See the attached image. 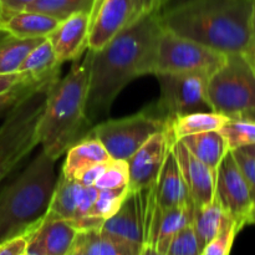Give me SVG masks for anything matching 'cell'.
<instances>
[{
    "instance_id": "1",
    "label": "cell",
    "mask_w": 255,
    "mask_h": 255,
    "mask_svg": "<svg viewBox=\"0 0 255 255\" xmlns=\"http://www.w3.org/2000/svg\"><path fill=\"white\" fill-rule=\"evenodd\" d=\"M161 29L158 11L152 12L101 50H90L86 110L92 126L109 116L126 85L137 77L151 75L152 54Z\"/></svg>"
},
{
    "instance_id": "2",
    "label": "cell",
    "mask_w": 255,
    "mask_h": 255,
    "mask_svg": "<svg viewBox=\"0 0 255 255\" xmlns=\"http://www.w3.org/2000/svg\"><path fill=\"white\" fill-rule=\"evenodd\" d=\"M158 15L164 29L226 55L255 37V0H193Z\"/></svg>"
},
{
    "instance_id": "3",
    "label": "cell",
    "mask_w": 255,
    "mask_h": 255,
    "mask_svg": "<svg viewBox=\"0 0 255 255\" xmlns=\"http://www.w3.org/2000/svg\"><path fill=\"white\" fill-rule=\"evenodd\" d=\"M90 62L91 51L87 50L75 60L64 77L52 84L47 94L37 138L42 151L55 161L94 127L86 110Z\"/></svg>"
},
{
    "instance_id": "4",
    "label": "cell",
    "mask_w": 255,
    "mask_h": 255,
    "mask_svg": "<svg viewBox=\"0 0 255 255\" xmlns=\"http://www.w3.org/2000/svg\"><path fill=\"white\" fill-rule=\"evenodd\" d=\"M56 162L40 148L24 171L0 192V244L30 237L44 221L59 179Z\"/></svg>"
},
{
    "instance_id": "5",
    "label": "cell",
    "mask_w": 255,
    "mask_h": 255,
    "mask_svg": "<svg viewBox=\"0 0 255 255\" xmlns=\"http://www.w3.org/2000/svg\"><path fill=\"white\" fill-rule=\"evenodd\" d=\"M59 77L37 85L5 114L0 125V182L39 146L37 126L50 87Z\"/></svg>"
},
{
    "instance_id": "6",
    "label": "cell",
    "mask_w": 255,
    "mask_h": 255,
    "mask_svg": "<svg viewBox=\"0 0 255 255\" xmlns=\"http://www.w3.org/2000/svg\"><path fill=\"white\" fill-rule=\"evenodd\" d=\"M227 56L162 26L152 54L151 75L197 74L208 79L224 64Z\"/></svg>"
},
{
    "instance_id": "7",
    "label": "cell",
    "mask_w": 255,
    "mask_h": 255,
    "mask_svg": "<svg viewBox=\"0 0 255 255\" xmlns=\"http://www.w3.org/2000/svg\"><path fill=\"white\" fill-rule=\"evenodd\" d=\"M212 111L237 117L255 109V72L242 54L227 56L207 81Z\"/></svg>"
},
{
    "instance_id": "8",
    "label": "cell",
    "mask_w": 255,
    "mask_h": 255,
    "mask_svg": "<svg viewBox=\"0 0 255 255\" xmlns=\"http://www.w3.org/2000/svg\"><path fill=\"white\" fill-rule=\"evenodd\" d=\"M169 121L154 110H144L128 117L104 120L91 128L110 157L117 161H127L138 151L153 134L168 127Z\"/></svg>"
},
{
    "instance_id": "9",
    "label": "cell",
    "mask_w": 255,
    "mask_h": 255,
    "mask_svg": "<svg viewBox=\"0 0 255 255\" xmlns=\"http://www.w3.org/2000/svg\"><path fill=\"white\" fill-rule=\"evenodd\" d=\"M159 6V0H104L91 20L89 50H101Z\"/></svg>"
},
{
    "instance_id": "10",
    "label": "cell",
    "mask_w": 255,
    "mask_h": 255,
    "mask_svg": "<svg viewBox=\"0 0 255 255\" xmlns=\"http://www.w3.org/2000/svg\"><path fill=\"white\" fill-rule=\"evenodd\" d=\"M161 95L154 111L166 120L194 112L212 111L206 76L197 74H157Z\"/></svg>"
},
{
    "instance_id": "11",
    "label": "cell",
    "mask_w": 255,
    "mask_h": 255,
    "mask_svg": "<svg viewBox=\"0 0 255 255\" xmlns=\"http://www.w3.org/2000/svg\"><path fill=\"white\" fill-rule=\"evenodd\" d=\"M216 198L226 213L242 228L251 224L254 204L248 183L232 151L224 156L217 168Z\"/></svg>"
},
{
    "instance_id": "12",
    "label": "cell",
    "mask_w": 255,
    "mask_h": 255,
    "mask_svg": "<svg viewBox=\"0 0 255 255\" xmlns=\"http://www.w3.org/2000/svg\"><path fill=\"white\" fill-rule=\"evenodd\" d=\"M173 143L174 139L168 125L166 129L153 134L138 151L127 159L129 191H144L156 186Z\"/></svg>"
},
{
    "instance_id": "13",
    "label": "cell",
    "mask_w": 255,
    "mask_h": 255,
    "mask_svg": "<svg viewBox=\"0 0 255 255\" xmlns=\"http://www.w3.org/2000/svg\"><path fill=\"white\" fill-rule=\"evenodd\" d=\"M90 29L91 14L81 11L62 20L47 36L60 64L75 61L89 50Z\"/></svg>"
},
{
    "instance_id": "14",
    "label": "cell",
    "mask_w": 255,
    "mask_h": 255,
    "mask_svg": "<svg viewBox=\"0 0 255 255\" xmlns=\"http://www.w3.org/2000/svg\"><path fill=\"white\" fill-rule=\"evenodd\" d=\"M172 152L178 162L194 208L211 203L216 196V171L197 159L181 141L172 144Z\"/></svg>"
},
{
    "instance_id": "15",
    "label": "cell",
    "mask_w": 255,
    "mask_h": 255,
    "mask_svg": "<svg viewBox=\"0 0 255 255\" xmlns=\"http://www.w3.org/2000/svg\"><path fill=\"white\" fill-rule=\"evenodd\" d=\"M79 233L67 219L46 216L29 237L27 244L42 255H67Z\"/></svg>"
},
{
    "instance_id": "16",
    "label": "cell",
    "mask_w": 255,
    "mask_h": 255,
    "mask_svg": "<svg viewBox=\"0 0 255 255\" xmlns=\"http://www.w3.org/2000/svg\"><path fill=\"white\" fill-rule=\"evenodd\" d=\"M154 198L159 211L193 204L172 148L154 186Z\"/></svg>"
},
{
    "instance_id": "17",
    "label": "cell",
    "mask_w": 255,
    "mask_h": 255,
    "mask_svg": "<svg viewBox=\"0 0 255 255\" xmlns=\"http://www.w3.org/2000/svg\"><path fill=\"white\" fill-rule=\"evenodd\" d=\"M112 159L104 144L89 133L72 144L65 153L61 174L67 178L76 179L81 172L89 167Z\"/></svg>"
},
{
    "instance_id": "18",
    "label": "cell",
    "mask_w": 255,
    "mask_h": 255,
    "mask_svg": "<svg viewBox=\"0 0 255 255\" xmlns=\"http://www.w3.org/2000/svg\"><path fill=\"white\" fill-rule=\"evenodd\" d=\"M60 20L31 10H22L5 17L0 27L17 39H45L60 24Z\"/></svg>"
},
{
    "instance_id": "19",
    "label": "cell",
    "mask_w": 255,
    "mask_h": 255,
    "mask_svg": "<svg viewBox=\"0 0 255 255\" xmlns=\"http://www.w3.org/2000/svg\"><path fill=\"white\" fill-rule=\"evenodd\" d=\"M60 66L51 42L45 37L26 55L17 72H22L32 84H41L59 77Z\"/></svg>"
},
{
    "instance_id": "20",
    "label": "cell",
    "mask_w": 255,
    "mask_h": 255,
    "mask_svg": "<svg viewBox=\"0 0 255 255\" xmlns=\"http://www.w3.org/2000/svg\"><path fill=\"white\" fill-rule=\"evenodd\" d=\"M187 149L203 162L206 166L217 172L222 159L229 152L226 138L219 131H208L191 134L179 139Z\"/></svg>"
},
{
    "instance_id": "21",
    "label": "cell",
    "mask_w": 255,
    "mask_h": 255,
    "mask_svg": "<svg viewBox=\"0 0 255 255\" xmlns=\"http://www.w3.org/2000/svg\"><path fill=\"white\" fill-rule=\"evenodd\" d=\"M193 214L194 204H186L159 212L152 246L159 253L166 255L172 239L179 231L192 223Z\"/></svg>"
},
{
    "instance_id": "22",
    "label": "cell",
    "mask_w": 255,
    "mask_h": 255,
    "mask_svg": "<svg viewBox=\"0 0 255 255\" xmlns=\"http://www.w3.org/2000/svg\"><path fill=\"white\" fill-rule=\"evenodd\" d=\"M231 117L214 111L194 112L183 115L169 121V131L174 142L191 134L208 131H219Z\"/></svg>"
},
{
    "instance_id": "23",
    "label": "cell",
    "mask_w": 255,
    "mask_h": 255,
    "mask_svg": "<svg viewBox=\"0 0 255 255\" xmlns=\"http://www.w3.org/2000/svg\"><path fill=\"white\" fill-rule=\"evenodd\" d=\"M82 192L84 186L80 182L60 173L46 216L72 221L76 217Z\"/></svg>"
},
{
    "instance_id": "24",
    "label": "cell",
    "mask_w": 255,
    "mask_h": 255,
    "mask_svg": "<svg viewBox=\"0 0 255 255\" xmlns=\"http://www.w3.org/2000/svg\"><path fill=\"white\" fill-rule=\"evenodd\" d=\"M229 219L232 218L226 213L216 196L211 203L199 207V208H194L192 224H193L194 233H196L201 251L208 242H211L222 231L224 224Z\"/></svg>"
},
{
    "instance_id": "25",
    "label": "cell",
    "mask_w": 255,
    "mask_h": 255,
    "mask_svg": "<svg viewBox=\"0 0 255 255\" xmlns=\"http://www.w3.org/2000/svg\"><path fill=\"white\" fill-rule=\"evenodd\" d=\"M44 39H17L0 27V75L16 72L26 55Z\"/></svg>"
},
{
    "instance_id": "26",
    "label": "cell",
    "mask_w": 255,
    "mask_h": 255,
    "mask_svg": "<svg viewBox=\"0 0 255 255\" xmlns=\"http://www.w3.org/2000/svg\"><path fill=\"white\" fill-rule=\"evenodd\" d=\"M94 1L95 0H35L25 10L42 12L62 21L76 12L89 11L91 14Z\"/></svg>"
},
{
    "instance_id": "27",
    "label": "cell",
    "mask_w": 255,
    "mask_h": 255,
    "mask_svg": "<svg viewBox=\"0 0 255 255\" xmlns=\"http://www.w3.org/2000/svg\"><path fill=\"white\" fill-rule=\"evenodd\" d=\"M226 138L229 151L255 144V121L244 117H231L219 129Z\"/></svg>"
},
{
    "instance_id": "28",
    "label": "cell",
    "mask_w": 255,
    "mask_h": 255,
    "mask_svg": "<svg viewBox=\"0 0 255 255\" xmlns=\"http://www.w3.org/2000/svg\"><path fill=\"white\" fill-rule=\"evenodd\" d=\"M127 193L128 187L117 189H99V196L86 217L105 222L119 211L127 197Z\"/></svg>"
},
{
    "instance_id": "29",
    "label": "cell",
    "mask_w": 255,
    "mask_h": 255,
    "mask_svg": "<svg viewBox=\"0 0 255 255\" xmlns=\"http://www.w3.org/2000/svg\"><path fill=\"white\" fill-rule=\"evenodd\" d=\"M242 227L233 219H229L222 231L203 247L199 255H231L236 237L242 231Z\"/></svg>"
},
{
    "instance_id": "30",
    "label": "cell",
    "mask_w": 255,
    "mask_h": 255,
    "mask_svg": "<svg viewBox=\"0 0 255 255\" xmlns=\"http://www.w3.org/2000/svg\"><path fill=\"white\" fill-rule=\"evenodd\" d=\"M94 187H96L97 189H117L128 187L127 161L111 159Z\"/></svg>"
},
{
    "instance_id": "31",
    "label": "cell",
    "mask_w": 255,
    "mask_h": 255,
    "mask_svg": "<svg viewBox=\"0 0 255 255\" xmlns=\"http://www.w3.org/2000/svg\"><path fill=\"white\" fill-rule=\"evenodd\" d=\"M201 247L194 233L193 224L189 223L174 236L166 255H199Z\"/></svg>"
},
{
    "instance_id": "32",
    "label": "cell",
    "mask_w": 255,
    "mask_h": 255,
    "mask_svg": "<svg viewBox=\"0 0 255 255\" xmlns=\"http://www.w3.org/2000/svg\"><path fill=\"white\" fill-rule=\"evenodd\" d=\"M247 183H248L249 191H251L252 201H253L255 208V157L251 153L246 152L244 149H234L232 151Z\"/></svg>"
},
{
    "instance_id": "33",
    "label": "cell",
    "mask_w": 255,
    "mask_h": 255,
    "mask_svg": "<svg viewBox=\"0 0 255 255\" xmlns=\"http://www.w3.org/2000/svg\"><path fill=\"white\" fill-rule=\"evenodd\" d=\"M95 255H139V253L127 244L115 241L99 231Z\"/></svg>"
},
{
    "instance_id": "34",
    "label": "cell",
    "mask_w": 255,
    "mask_h": 255,
    "mask_svg": "<svg viewBox=\"0 0 255 255\" xmlns=\"http://www.w3.org/2000/svg\"><path fill=\"white\" fill-rule=\"evenodd\" d=\"M42 84V82H41ZM40 84H21L17 85L14 89L9 90V91L4 92L0 95V116L6 114L20 99L25 96L27 92L31 91L34 87H36Z\"/></svg>"
},
{
    "instance_id": "35",
    "label": "cell",
    "mask_w": 255,
    "mask_h": 255,
    "mask_svg": "<svg viewBox=\"0 0 255 255\" xmlns=\"http://www.w3.org/2000/svg\"><path fill=\"white\" fill-rule=\"evenodd\" d=\"M67 255H95L92 232H80Z\"/></svg>"
},
{
    "instance_id": "36",
    "label": "cell",
    "mask_w": 255,
    "mask_h": 255,
    "mask_svg": "<svg viewBox=\"0 0 255 255\" xmlns=\"http://www.w3.org/2000/svg\"><path fill=\"white\" fill-rule=\"evenodd\" d=\"M111 161V159H110ZM101 162V163H96L94 166L89 167V168L85 169L84 172L79 174V177L76 178L77 182L82 184L84 187H94L95 183L97 182V179L101 177V174L104 173L105 168L109 164V162Z\"/></svg>"
},
{
    "instance_id": "37",
    "label": "cell",
    "mask_w": 255,
    "mask_h": 255,
    "mask_svg": "<svg viewBox=\"0 0 255 255\" xmlns=\"http://www.w3.org/2000/svg\"><path fill=\"white\" fill-rule=\"evenodd\" d=\"M29 237H17L0 244V255H24Z\"/></svg>"
},
{
    "instance_id": "38",
    "label": "cell",
    "mask_w": 255,
    "mask_h": 255,
    "mask_svg": "<svg viewBox=\"0 0 255 255\" xmlns=\"http://www.w3.org/2000/svg\"><path fill=\"white\" fill-rule=\"evenodd\" d=\"M21 84H32V82L22 72L16 71L11 74L0 75V95Z\"/></svg>"
},
{
    "instance_id": "39",
    "label": "cell",
    "mask_w": 255,
    "mask_h": 255,
    "mask_svg": "<svg viewBox=\"0 0 255 255\" xmlns=\"http://www.w3.org/2000/svg\"><path fill=\"white\" fill-rule=\"evenodd\" d=\"M35 0H0V10H1V20L15 12L22 11L26 9Z\"/></svg>"
},
{
    "instance_id": "40",
    "label": "cell",
    "mask_w": 255,
    "mask_h": 255,
    "mask_svg": "<svg viewBox=\"0 0 255 255\" xmlns=\"http://www.w3.org/2000/svg\"><path fill=\"white\" fill-rule=\"evenodd\" d=\"M242 55H243L246 61L249 64V66L252 67V70L255 72V37L253 39V41L249 44V46L242 52Z\"/></svg>"
},
{
    "instance_id": "41",
    "label": "cell",
    "mask_w": 255,
    "mask_h": 255,
    "mask_svg": "<svg viewBox=\"0 0 255 255\" xmlns=\"http://www.w3.org/2000/svg\"><path fill=\"white\" fill-rule=\"evenodd\" d=\"M193 1V0H167L161 7H159L158 11H167V10L176 9V7L182 6L184 4H188V2Z\"/></svg>"
},
{
    "instance_id": "42",
    "label": "cell",
    "mask_w": 255,
    "mask_h": 255,
    "mask_svg": "<svg viewBox=\"0 0 255 255\" xmlns=\"http://www.w3.org/2000/svg\"><path fill=\"white\" fill-rule=\"evenodd\" d=\"M139 255H163V254L159 253V252L157 251L152 244H144V247L142 248Z\"/></svg>"
},
{
    "instance_id": "43",
    "label": "cell",
    "mask_w": 255,
    "mask_h": 255,
    "mask_svg": "<svg viewBox=\"0 0 255 255\" xmlns=\"http://www.w3.org/2000/svg\"><path fill=\"white\" fill-rule=\"evenodd\" d=\"M24 255H42V254L40 253L39 251H36V249H35L34 247H31V246H29V244H27L26 251H25Z\"/></svg>"
},
{
    "instance_id": "44",
    "label": "cell",
    "mask_w": 255,
    "mask_h": 255,
    "mask_svg": "<svg viewBox=\"0 0 255 255\" xmlns=\"http://www.w3.org/2000/svg\"><path fill=\"white\" fill-rule=\"evenodd\" d=\"M241 117H244V119H249V120H253V121H255V109L246 112V114L241 115Z\"/></svg>"
},
{
    "instance_id": "45",
    "label": "cell",
    "mask_w": 255,
    "mask_h": 255,
    "mask_svg": "<svg viewBox=\"0 0 255 255\" xmlns=\"http://www.w3.org/2000/svg\"><path fill=\"white\" fill-rule=\"evenodd\" d=\"M102 1H104V0H95V1H94V6H92V10H91V20H92V17H94L95 12L97 11L99 6L101 5Z\"/></svg>"
},
{
    "instance_id": "46",
    "label": "cell",
    "mask_w": 255,
    "mask_h": 255,
    "mask_svg": "<svg viewBox=\"0 0 255 255\" xmlns=\"http://www.w3.org/2000/svg\"><path fill=\"white\" fill-rule=\"evenodd\" d=\"M242 149H244V151L248 152V153H251L252 156L255 157V144H252V146H248V147H244V148H242Z\"/></svg>"
},
{
    "instance_id": "47",
    "label": "cell",
    "mask_w": 255,
    "mask_h": 255,
    "mask_svg": "<svg viewBox=\"0 0 255 255\" xmlns=\"http://www.w3.org/2000/svg\"><path fill=\"white\" fill-rule=\"evenodd\" d=\"M166 1H167V0H159V5H161V6H162V5H163ZM161 6H159V7H161Z\"/></svg>"
},
{
    "instance_id": "48",
    "label": "cell",
    "mask_w": 255,
    "mask_h": 255,
    "mask_svg": "<svg viewBox=\"0 0 255 255\" xmlns=\"http://www.w3.org/2000/svg\"><path fill=\"white\" fill-rule=\"evenodd\" d=\"M0 21H1V10H0Z\"/></svg>"
}]
</instances>
